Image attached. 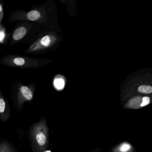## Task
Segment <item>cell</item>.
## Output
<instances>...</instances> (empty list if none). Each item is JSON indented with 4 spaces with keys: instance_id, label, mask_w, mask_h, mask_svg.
<instances>
[{
    "instance_id": "cell-14",
    "label": "cell",
    "mask_w": 152,
    "mask_h": 152,
    "mask_svg": "<svg viewBox=\"0 0 152 152\" xmlns=\"http://www.w3.org/2000/svg\"><path fill=\"white\" fill-rule=\"evenodd\" d=\"M2 6H1H1H0V12H1V20H2Z\"/></svg>"
},
{
    "instance_id": "cell-1",
    "label": "cell",
    "mask_w": 152,
    "mask_h": 152,
    "mask_svg": "<svg viewBox=\"0 0 152 152\" xmlns=\"http://www.w3.org/2000/svg\"><path fill=\"white\" fill-rule=\"evenodd\" d=\"M29 137L33 152H46L49 145V129L47 120L42 116L33 124L29 131Z\"/></svg>"
},
{
    "instance_id": "cell-13",
    "label": "cell",
    "mask_w": 152,
    "mask_h": 152,
    "mask_svg": "<svg viewBox=\"0 0 152 152\" xmlns=\"http://www.w3.org/2000/svg\"><path fill=\"white\" fill-rule=\"evenodd\" d=\"M5 37V34L4 31H2V30L0 32V42L1 43H2L3 41L4 40V39Z\"/></svg>"
},
{
    "instance_id": "cell-3",
    "label": "cell",
    "mask_w": 152,
    "mask_h": 152,
    "mask_svg": "<svg viewBox=\"0 0 152 152\" xmlns=\"http://www.w3.org/2000/svg\"><path fill=\"white\" fill-rule=\"evenodd\" d=\"M10 111L7 103L3 97L0 99V119L1 121L7 122L10 118Z\"/></svg>"
},
{
    "instance_id": "cell-2",
    "label": "cell",
    "mask_w": 152,
    "mask_h": 152,
    "mask_svg": "<svg viewBox=\"0 0 152 152\" xmlns=\"http://www.w3.org/2000/svg\"><path fill=\"white\" fill-rule=\"evenodd\" d=\"M151 102L150 98L148 96H136L131 99L124 105L127 109H139L148 105Z\"/></svg>"
},
{
    "instance_id": "cell-15",
    "label": "cell",
    "mask_w": 152,
    "mask_h": 152,
    "mask_svg": "<svg viewBox=\"0 0 152 152\" xmlns=\"http://www.w3.org/2000/svg\"><path fill=\"white\" fill-rule=\"evenodd\" d=\"M100 148H97V149H94V150H92L90 152H100Z\"/></svg>"
},
{
    "instance_id": "cell-5",
    "label": "cell",
    "mask_w": 152,
    "mask_h": 152,
    "mask_svg": "<svg viewBox=\"0 0 152 152\" xmlns=\"http://www.w3.org/2000/svg\"><path fill=\"white\" fill-rule=\"evenodd\" d=\"M0 152H18L10 143L3 140L0 143Z\"/></svg>"
},
{
    "instance_id": "cell-9",
    "label": "cell",
    "mask_w": 152,
    "mask_h": 152,
    "mask_svg": "<svg viewBox=\"0 0 152 152\" xmlns=\"http://www.w3.org/2000/svg\"><path fill=\"white\" fill-rule=\"evenodd\" d=\"M138 91L142 94H150L152 93V88L150 86L141 85L139 87Z\"/></svg>"
},
{
    "instance_id": "cell-4",
    "label": "cell",
    "mask_w": 152,
    "mask_h": 152,
    "mask_svg": "<svg viewBox=\"0 0 152 152\" xmlns=\"http://www.w3.org/2000/svg\"><path fill=\"white\" fill-rule=\"evenodd\" d=\"M20 93L21 95V99L19 102L18 106V109H22V106L24 102L26 101H30L33 97L32 92L29 88L26 86H23L20 88Z\"/></svg>"
},
{
    "instance_id": "cell-8",
    "label": "cell",
    "mask_w": 152,
    "mask_h": 152,
    "mask_svg": "<svg viewBox=\"0 0 152 152\" xmlns=\"http://www.w3.org/2000/svg\"><path fill=\"white\" fill-rule=\"evenodd\" d=\"M40 17V13L37 10H32L27 14V18L32 21H36Z\"/></svg>"
},
{
    "instance_id": "cell-11",
    "label": "cell",
    "mask_w": 152,
    "mask_h": 152,
    "mask_svg": "<svg viewBox=\"0 0 152 152\" xmlns=\"http://www.w3.org/2000/svg\"><path fill=\"white\" fill-rule=\"evenodd\" d=\"M51 42V39L48 35H46L40 41V43L44 47H48L50 45Z\"/></svg>"
},
{
    "instance_id": "cell-10",
    "label": "cell",
    "mask_w": 152,
    "mask_h": 152,
    "mask_svg": "<svg viewBox=\"0 0 152 152\" xmlns=\"http://www.w3.org/2000/svg\"><path fill=\"white\" fill-rule=\"evenodd\" d=\"M55 87L57 89H62L64 87L65 82L64 80L62 78H58L54 80V82Z\"/></svg>"
},
{
    "instance_id": "cell-7",
    "label": "cell",
    "mask_w": 152,
    "mask_h": 152,
    "mask_svg": "<svg viewBox=\"0 0 152 152\" xmlns=\"http://www.w3.org/2000/svg\"><path fill=\"white\" fill-rule=\"evenodd\" d=\"M132 149L130 144L124 142L116 147L113 150V152H130Z\"/></svg>"
},
{
    "instance_id": "cell-6",
    "label": "cell",
    "mask_w": 152,
    "mask_h": 152,
    "mask_svg": "<svg viewBox=\"0 0 152 152\" xmlns=\"http://www.w3.org/2000/svg\"><path fill=\"white\" fill-rule=\"evenodd\" d=\"M26 29L24 27L18 28L13 34V39L15 40L18 41L23 39L26 34Z\"/></svg>"
},
{
    "instance_id": "cell-12",
    "label": "cell",
    "mask_w": 152,
    "mask_h": 152,
    "mask_svg": "<svg viewBox=\"0 0 152 152\" xmlns=\"http://www.w3.org/2000/svg\"><path fill=\"white\" fill-rule=\"evenodd\" d=\"M14 62L16 65L22 66L24 64L25 60L22 58H17L14 59Z\"/></svg>"
}]
</instances>
